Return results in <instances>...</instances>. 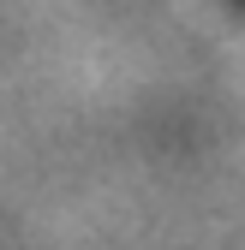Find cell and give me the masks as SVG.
I'll list each match as a JSON object with an SVG mask.
<instances>
[{
    "label": "cell",
    "mask_w": 245,
    "mask_h": 250,
    "mask_svg": "<svg viewBox=\"0 0 245 250\" xmlns=\"http://www.w3.org/2000/svg\"><path fill=\"white\" fill-rule=\"evenodd\" d=\"M227 6H233V12H245V0H227Z\"/></svg>",
    "instance_id": "obj_1"
}]
</instances>
